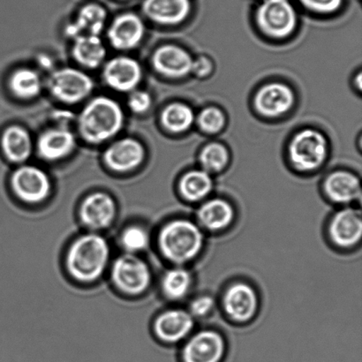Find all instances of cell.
<instances>
[{
	"label": "cell",
	"instance_id": "cell-7",
	"mask_svg": "<svg viewBox=\"0 0 362 362\" xmlns=\"http://www.w3.org/2000/svg\"><path fill=\"white\" fill-rule=\"evenodd\" d=\"M259 27L273 37H286L293 33L297 16L288 0H265L257 13Z\"/></svg>",
	"mask_w": 362,
	"mask_h": 362
},
{
	"label": "cell",
	"instance_id": "cell-26",
	"mask_svg": "<svg viewBox=\"0 0 362 362\" xmlns=\"http://www.w3.org/2000/svg\"><path fill=\"white\" fill-rule=\"evenodd\" d=\"M181 195L187 201L197 202L207 198L213 189L211 175L204 170L188 172L180 180Z\"/></svg>",
	"mask_w": 362,
	"mask_h": 362
},
{
	"label": "cell",
	"instance_id": "cell-8",
	"mask_svg": "<svg viewBox=\"0 0 362 362\" xmlns=\"http://www.w3.org/2000/svg\"><path fill=\"white\" fill-rule=\"evenodd\" d=\"M11 186L18 198L31 204L44 202L52 190L49 176L33 165H24L17 169L11 178Z\"/></svg>",
	"mask_w": 362,
	"mask_h": 362
},
{
	"label": "cell",
	"instance_id": "cell-23",
	"mask_svg": "<svg viewBox=\"0 0 362 362\" xmlns=\"http://www.w3.org/2000/svg\"><path fill=\"white\" fill-rule=\"evenodd\" d=\"M107 13L98 4H88L79 11L74 23L66 27V34L74 39L80 35H99L104 30Z\"/></svg>",
	"mask_w": 362,
	"mask_h": 362
},
{
	"label": "cell",
	"instance_id": "cell-31",
	"mask_svg": "<svg viewBox=\"0 0 362 362\" xmlns=\"http://www.w3.org/2000/svg\"><path fill=\"white\" fill-rule=\"evenodd\" d=\"M150 240V234L146 229L133 226L124 230L120 238V244L127 254L136 255L147 250Z\"/></svg>",
	"mask_w": 362,
	"mask_h": 362
},
{
	"label": "cell",
	"instance_id": "cell-33",
	"mask_svg": "<svg viewBox=\"0 0 362 362\" xmlns=\"http://www.w3.org/2000/svg\"><path fill=\"white\" fill-rule=\"evenodd\" d=\"M214 308V298L204 294V296L195 297L192 300L188 312L194 318H205L212 313Z\"/></svg>",
	"mask_w": 362,
	"mask_h": 362
},
{
	"label": "cell",
	"instance_id": "cell-1",
	"mask_svg": "<svg viewBox=\"0 0 362 362\" xmlns=\"http://www.w3.org/2000/svg\"><path fill=\"white\" fill-rule=\"evenodd\" d=\"M109 259L107 240L98 233H88L71 245L66 255V267L78 281L90 283L104 274Z\"/></svg>",
	"mask_w": 362,
	"mask_h": 362
},
{
	"label": "cell",
	"instance_id": "cell-19",
	"mask_svg": "<svg viewBox=\"0 0 362 362\" xmlns=\"http://www.w3.org/2000/svg\"><path fill=\"white\" fill-rule=\"evenodd\" d=\"M235 218V211L228 201L213 198L205 201L197 211L198 225L209 232L228 228Z\"/></svg>",
	"mask_w": 362,
	"mask_h": 362
},
{
	"label": "cell",
	"instance_id": "cell-18",
	"mask_svg": "<svg viewBox=\"0 0 362 362\" xmlns=\"http://www.w3.org/2000/svg\"><path fill=\"white\" fill-rule=\"evenodd\" d=\"M152 64L154 69L163 76L181 78L192 72L193 59L182 48L168 45L154 52Z\"/></svg>",
	"mask_w": 362,
	"mask_h": 362
},
{
	"label": "cell",
	"instance_id": "cell-35",
	"mask_svg": "<svg viewBox=\"0 0 362 362\" xmlns=\"http://www.w3.org/2000/svg\"><path fill=\"white\" fill-rule=\"evenodd\" d=\"M307 8L315 13H332L342 5V0H300Z\"/></svg>",
	"mask_w": 362,
	"mask_h": 362
},
{
	"label": "cell",
	"instance_id": "cell-21",
	"mask_svg": "<svg viewBox=\"0 0 362 362\" xmlns=\"http://www.w3.org/2000/svg\"><path fill=\"white\" fill-rule=\"evenodd\" d=\"M145 16L155 23L165 25L180 23L191 11L190 0H144Z\"/></svg>",
	"mask_w": 362,
	"mask_h": 362
},
{
	"label": "cell",
	"instance_id": "cell-2",
	"mask_svg": "<svg viewBox=\"0 0 362 362\" xmlns=\"http://www.w3.org/2000/svg\"><path fill=\"white\" fill-rule=\"evenodd\" d=\"M204 245V233L197 223L179 218L166 223L158 235L163 255L177 265L194 260Z\"/></svg>",
	"mask_w": 362,
	"mask_h": 362
},
{
	"label": "cell",
	"instance_id": "cell-28",
	"mask_svg": "<svg viewBox=\"0 0 362 362\" xmlns=\"http://www.w3.org/2000/svg\"><path fill=\"white\" fill-rule=\"evenodd\" d=\"M9 87L17 98L32 99L40 94L41 78L34 70L18 69L10 77Z\"/></svg>",
	"mask_w": 362,
	"mask_h": 362
},
{
	"label": "cell",
	"instance_id": "cell-11",
	"mask_svg": "<svg viewBox=\"0 0 362 362\" xmlns=\"http://www.w3.org/2000/svg\"><path fill=\"white\" fill-rule=\"evenodd\" d=\"M103 76L105 83L112 90L131 92L140 83L143 70L136 59L122 56L106 64Z\"/></svg>",
	"mask_w": 362,
	"mask_h": 362
},
{
	"label": "cell",
	"instance_id": "cell-36",
	"mask_svg": "<svg viewBox=\"0 0 362 362\" xmlns=\"http://www.w3.org/2000/svg\"><path fill=\"white\" fill-rule=\"evenodd\" d=\"M212 70V63L211 60L205 57H200L197 59L193 60L192 65V72L197 74V76L204 77L208 76Z\"/></svg>",
	"mask_w": 362,
	"mask_h": 362
},
{
	"label": "cell",
	"instance_id": "cell-20",
	"mask_svg": "<svg viewBox=\"0 0 362 362\" xmlns=\"http://www.w3.org/2000/svg\"><path fill=\"white\" fill-rule=\"evenodd\" d=\"M325 191L329 200L335 204L347 205L360 200L361 187L360 180L353 173L338 171L327 177Z\"/></svg>",
	"mask_w": 362,
	"mask_h": 362
},
{
	"label": "cell",
	"instance_id": "cell-25",
	"mask_svg": "<svg viewBox=\"0 0 362 362\" xmlns=\"http://www.w3.org/2000/svg\"><path fill=\"white\" fill-rule=\"evenodd\" d=\"M4 153L10 161L23 163L30 157L32 143L30 134L23 127H9L4 132L1 139Z\"/></svg>",
	"mask_w": 362,
	"mask_h": 362
},
{
	"label": "cell",
	"instance_id": "cell-34",
	"mask_svg": "<svg viewBox=\"0 0 362 362\" xmlns=\"http://www.w3.org/2000/svg\"><path fill=\"white\" fill-rule=\"evenodd\" d=\"M131 111L138 115L147 112L151 106V98L146 91L133 90L129 99Z\"/></svg>",
	"mask_w": 362,
	"mask_h": 362
},
{
	"label": "cell",
	"instance_id": "cell-3",
	"mask_svg": "<svg viewBox=\"0 0 362 362\" xmlns=\"http://www.w3.org/2000/svg\"><path fill=\"white\" fill-rule=\"evenodd\" d=\"M124 115L119 105L112 98L98 97L81 111L78 119L81 136L90 144L111 139L122 129Z\"/></svg>",
	"mask_w": 362,
	"mask_h": 362
},
{
	"label": "cell",
	"instance_id": "cell-4",
	"mask_svg": "<svg viewBox=\"0 0 362 362\" xmlns=\"http://www.w3.org/2000/svg\"><path fill=\"white\" fill-rule=\"evenodd\" d=\"M327 154V141L322 134L313 129L300 131L293 138L289 146L291 161L300 171H314L320 168Z\"/></svg>",
	"mask_w": 362,
	"mask_h": 362
},
{
	"label": "cell",
	"instance_id": "cell-17",
	"mask_svg": "<svg viewBox=\"0 0 362 362\" xmlns=\"http://www.w3.org/2000/svg\"><path fill=\"white\" fill-rule=\"evenodd\" d=\"M294 95L288 86L282 83L267 84L255 95V108L261 115L276 117L289 111L293 105Z\"/></svg>",
	"mask_w": 362,
	"mask_h": 362
},
{
	"label": "cell",
	"instance_id": "cell-14",
	"mask_svg": "<svg viewBox=\"0 0 362 362\" xmlns=\"http://www.w3.org/2000/svg\"><path fill=\"white\" fill-rule=\"evenodd\" d=\"M194 318L184 310H169L158 315L154 324L156 335L165 343H178L194 329Z\"/></svg>",
	"mask_w": 362,
	"mask_h": 362
},
{
	"label": "cell",
	"instance_id": "cell-6",
	"mask_svg": "<svg viewBox=\"0 0 362 362\" xmlns=\"http://www.w3.org/2000/svg\"><path fill=\"white\" fill-rule=\"evenodd\" d=\"M48 88L58 100L76 104L90 95L94 83L86 74L66 67L52 73L48 80Z\"/></svg>",
	"mask_w": 362,
	"mask_h": 362
},
{
	"label": "cell",
	"instance_id": "cell-12",
	"mask_svg": "<svg viewBox=\"0 0 362 362\" xmlns=\"http://www.w3.org/2000/svg\"><path fill=\"white\" fill-rule=\"evenodd\" d=\"M329 234L336 246L350 248L360 243L362 236V219L360 211L344 208L332 216Z\"/></svg>",
	"mask_w": 362,
	"mask_h": 362
},
{
	"label": "cell",
	"instance_id": "cell-5",
	"mask_svg": "<svg viewBox=\"0 0 362 362\" xmlns=\"http://www.w3.org/2000/svg\"><path fill=\"white\" fill-rule=\"evenodd\" d=\"M112 279L117 288L131 296H137L150 286L151 272L146 262L136 255L127 253L116 259L112 268Z\"/></svg>",
	"mask_w": 362,
	"mask_h": 362
},
{
	"label": "cell",
	"instance_id": "cell-29",
	"mask_svg": "<svg viewBox=\"0 0 362 362\" xmlns=\"http://www.w3.org/2000/svg\"><path fill=\"white\" fill-rule=\"evenodd\" d=\"M161 120L166 129L173 133H182L193 125L194 116L189 106L175 103L164 110Z\"/></svg>",
	"mask_w": 362,
	"mask_h": 362
},
{
	"label": "cell",
	"instance_id": "cell-13",
	"mask_svg": "<svg viewBox=\"0 0 362 362\" xmlns=\"http://www.w3.org/2000/svg\"><path fill=\"white\" fill-rule=\"evenodd\" d=\"M116 211V204L111 195L97 192L88 195L81 204L80 218L88 228L102 230L112 225Z\"/></svg>",
	"mask_w": 362,
	"mask_h": 362
},
{
	"label": "cell",
	"instance_id": "cell-27",
	"mask_svg": "<svg viewBox=\"0 0 362 362\" xmlns=\"http://www.w3.org/2000/svg\"><path fill=\"white\" fill-rule=\"evenodd\" d=\"M193 286V276L183 267L168 269L163 276L161 287L163 293L171 300H181L187 296Z\"/></svg>",
	"mask_w": 362,
	"mask_h": 362
},
{
	"label": "cell",
	"instance_id": "cell-24",
	"mask_svg": "<svg viewBox=\"0 0 362 362\" xmlns=\"http://www.w3.org/2000/svg\"><path fill=\"white\" fill-rule=\"evenodd\" d=\"M74 59L88 69H97L104 62L106 49L99 35H80L74 38Z\"/></svg>",
	"mask_w": 362,
	"mask_h": 362
},
{
	"label": "cell",
	"instance_id": "cell-32",
	"mask_svg": "<svg viewBox=\"0 0 362 362\" xmlns=\"http://www.w3.org/2000/svg\"><path fill=\"white\" fill-rule=\"evenodd\" d=\"M225 115L216 107L204 109L198 117L199 126L204 132L209 134L219 132L225 125Z\"/></svg>",
	"mask_w": 362,
	"mask_h": 362
},
{
	"label": "cell",
	"instance_id": "cell-22",
	"mask_svg": "<svg viewBox=\"0 0 362 362\" xmlns=\"http://www.w3.org/2000/svg\"><path fill=\"white\" fill-rule=\"evenodd\" d=\"M76 147V138L69 129H52L46 130L39 137L38 153L48 161H57L72 153Z\"/></svg>",
	"mask_w": 362,
	"mask_h": 362
},
{
	"label": "cell",
	"instance_id": "cell-30",
	"mask_svg": "<svg viewBox=\"0 0 362 362\" xmlns=\"http://www.w3.org/2000/svg\"><path fill=\"white\" fill-rule=\"evenodd\" d=\"M229 160V154L226 148L219 144L207 145L202 151L200 163L204 171L211 175V173H218L226 168Z\"/></svg>",
	"mask_w": 362,
	"mask_h": 362
},
{
	"label": "cell",
	"instance_id": "cell-15",
	"mask_svg": "<svg viewBox=\"0 0 362 362\" xmlns=\"http://www.w3.org/2000/svg\"><path fill=\"white\" fill-rule=\"evenodd\" d=\"M144 35V24L132 13H123L112 21L108 30V39L113 48L127 51L136 48Z\"/></svg>",
	"mask_w": 362,
	"mask_h": 362
},
{
	"label": "cell",
	"instance_id": "cell-16",
	"mask_svg": "<svg viewBox=\"0 0 362 362\" xmlns=\"http://www.w3.org/2000/svg\"><path fill=\"white\" fill-rule=\"evenodd\" d=\"M144 155V148L139 141L125 138L105 151L104 160L112 171L125 173L137 168L143 163Z\"/></svg>",
	"mask_w": 362,
	"mask_h": 362
},
{
	"label": "cell",
	"instance_id": "cell-9",
	"mask_svg": "<svg viewBox=\"0 0 362 362\" xmlns=\"http://www.w3.org/2000/svg\"><path fill=\"white\" fill-rule=\"evenodd\" d=\"M226 350L223 336L212 329H205L187 340L181 352V359L182 362H221Z\"/></svg>",
	"mask_w": 362,
	"mask_h": 362
},
{
	"label": "cell",
	"instance_id": "cell-10",
	"mask_svg": "<svg viewBox=\"0 0 362 362\" xmlns=\"http://www.w3.org/2000/svg\"><path fill=\"white\" fill-rule=\"evenodd\" d=\"M223 310L230 320L237 322L250 321L259 307L257 293L245 282H236L226 291L223 298Z\"/></svg>",
	"mask_w": 362,
	"mask_h": 362
}]
</instances>
